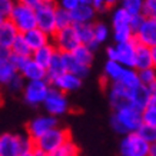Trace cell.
<instances>
[{
  "label": "cell",
  "instance_id": "obj_1",
  "mask_svg": "<svg viewBox=\"0 0 156 156\" xmlns=\"http://www.w3.org/2000/svg\"><path fill=\"white\" fill-rule=\"evenodd\" d=\"M110 123H112V128L118 133H122V135L133 133L142 125V112L135 109L133 106L123 108L115 112V115L110 119Z\"/></svg>",
  "mask_w": 156,
  "mask_h": 156
},
{
  "label": "cell",
  "instance_id": "obj_2",
  "mask_svg": "<svg viewBox=\"0 0 156 156\" xmlns=\"http://www.w3.org/2000/svg\"><path fill=\"white\" fill-rule=\"evenodd\" d=\"M70 139H72V133L69 129L56 126V128L50 129L49 132H46L39 139L33 140V147L43 152L44 155H48V153H52L53 151L59 149L62 145H65Z\"/></svg>",
  "mask_w": 156,
  "mask_h": 156
},
{
  "label": "cell",
  "instance_id": "obj_3",
  "mask_svg": "<svg viewBox=\"0 0 156 156\" xmlns=\"http://www.w3.org/2000/svg\"><path fill=\"white\" fill-rule=\"evenodd\" d=\"M33 140L29 136L5 133L0 136V156H19L22 152L32 151Z\"/></svg>",
  "mask_w": 156,
  "mask_h": 156
},
{
  "label": "cell",
  "instance_id": "obj_4",
  "mask_svg": "<svg viewBox=\"0 0 156 156\" xmlns=\"http://www.w3.org/2000/svg\"><path fill=\"white\" fill-rule=\"evenodd\" d=\"M7 19L14 24V27L17 29V32L22 34L36 27L34 9L27 7V6H23V5H19V3L13 5L9 16H7Z\"/></svg>",
  "mask_w": 156,
  "mask_h": 156
},
{
  "label": "cell",
  "instance_id": "obj_5",
  "mask_svg": "<svg viewBox=\"0 0 156 156\" xmlns=\"http://www.w3.org/2000/svg\"><path fill=\"white\" fill-rule=\"evenodd\" d=\"M57 3H44L39 5L34 9V16H36V27L42 30L43 33L49 36H53L56 33V20H55V13H56Z\"/></svg>",
  "mask_w": 156,
  "mask_h": 156
},
{
  "label": "cell",
  "instance_id": "obj_6",
  "mask_svg": "<svg viewBox=\"0 0 156 156\" xmlns=\"http://www.w3.org/2000/svg\"><path fill=\"white\" fill-rule=\"evenodd\" d=\"M53 40H55L53 48L59 53H72L80 44L79 39H77V34H76L75 29H73V24L56 30V33L53 34Z\"/></svg>",
  "mask_w": 156,
  "mask_h": 156
},
{
  "label": "cell",
  "instance_id": "obj_7",
  "mask_svg": "<svg viewBox=\"0 0 156 156\" xmlns=\"http://www.w3.org/2000/svg\"><path fill=\"white\" fill-rule=\"evenodd\" d=\"M149 143L145 142L136 132L128 133L120 142V155L122 156H147Z\"/></svg>",
  "mask_w": 156,
  "mask_h": 156
},
{
  "label": "cell",
  "instance_id": "obj_8",
  "mask_svg": "<svg viewBox=\"0 0 156 156\" xmlns=\"http://www.w3.org/2000/svg\"><path fill=\"white\" fill-rule=\"evenodd\" d=\"M133 39L136 43L143 44L146 48H156V20L155 17L145 19L142 24L133 33Z\"/></svg>",
  "mask_w": 156,
  "mask_h": 156
},
{
  "label": "cell",
  "instance_id": "obj_9",
  "mask_svg": "<svg viewBox=\"0 0 156 156\" xmlns=\"http://www.w3.org/2000/svg\"><path fill=\"white\" fill-rule=\"evenodd\" d=\"M44 108L49 112L50 116H57V115H63L69 109V103L65 93L59 92L55 87H49L48 96L44 99Z\"/></svg>",
  "mask_w": 156,
  "mask_h": 156
},
{
  "label": "cell",
  "instance_id": "obj_10",
  "mask_svg": "<svg viewBox=\"0 0 156 156\" xmlns=\"http://www.w3.org/2000/svg\"><path fill=\"white\" fill-rule=\"evenodd\" d=\"M57 119L55 116H39V118L33 119L32 122L27 123V136L32 140H36L40 136H43L46 132H49L50 129L57 126Z\"/></svg>",
  "mask_w": 156,
  "mask_h": 156
},
{
  "label": "cell",
  "instance_id": "obj_11",
  "mask_svg": "<svg viewBox=\"0 0 156 156\" xmlns=\"http://www.w3.org/2000/svg\"><path fill=\"white\" fill-rule=\"evenodd\" d=\"M24 100L30 105H37L44 102L49 92V83L46 80H33L24 86Z\"/></svg>",
  "mask_w": 156,
  "mask_h": 156
},
{
  "label": "cell",
  "instance_id": "obj_12",
  "mask_svg": "<svg viewBox=\"0 0 156 156\" xmlns=\"http://www.w3.org/2000/svg\"><path fill=\"white\" fill-rule=\"evenodd\" d=\"M136 42V40H135ZM156 62V48H146L136 43L135 46V67L139 70L152 69Z\"/></svg>",
  "mask_w": 156,
  "mask_h": 156
},
{
  "label": "cell",
  "instance_id": "obj_13",
  "mask_svg": "<svg viewBox=\"0 0 156 156\" xmlns=\"http://www.w3.org/2000/svg\"><path fill=\"white\" fill-rule=\"evenodd\" d=\"M110 105L116 110H120L123 108L132 106L130 103V90H128L120 83H113L112 90H110Z\"/></svg>",
  "mask_w": 156,
  "mask_h": 156
},
{
  "label": "cell",
  "instance_id": "obj_14",
  "mask_svg": "<svg viewBox=\"0 0 156 156\" xmlns=\"http://www.w3.org/2000/svg\"><path fill=\"white\" fill-rule=\"evenodd\" d=\"M135 46H136V42L133 37L128 42L118 43V46L115 49H116V55H118L116 62L119 65L135 67Z\"/></svg>",
  "mask_w": 156,
  "mask_h": 156
},
{
  "label": "cell",
  "instance_id": "obj_15",
  "mask_svg": "<svg viewBox=\"0 0 156 156\" xmlns=\"http://www.w3.org/2000/svg\"><path fill=\"white\" fill-rule=\"evenodd\" d=\"M52 85L55 86V89H57L62 93H65V92L79 89L82 86V79L75 75H72V73H63L62 76H59L57 79H55L52 82Z\"/></svg>",
  "mask_w": 156,
  "mask_h": 156
},
{
  "label": "cell",
  "instance_id": "obj_16",
  "mask_svg": "<svg viewBox=\"0 0 156 156\" xmlns=\"http://www.w3.org/2000/svg\"><path fill=\"white\" fill-rule=\"evenodd\" d=\"M17 34H19L17 29L14 27V24L6 17L0 23V49L9 50Z\"/></svg>",
  "mask_w": 156,
  "mask_h": 156
},
{
  "label": "cell",
  "instance_id": "obj_17",
  "mask_svg": "<svg viewBox=\"0 0 156 156\" xmlns=\"http://www.w3.org/2000/svg\"><path fill=\"white\" fill-rule=\"evenodd\" d=\"M19 72L22 73V77H27V79H30V82L46 80V70L42 66H39L32 57H29L27 60L24 62V65L20 67Z\"/></svg>",
  "mask_w": 156,
  "mask_h": 156
},
{
  "label": "cell",
  "instance_id": "obj_18",
  "mask_svg": "<svg viewBox=\"0 0 156 156\" xmlns=\"http://www.w3.org/2000/svg\"><path fill=\"white\" fill-rule=\"evenodd\" d=\"M23 37L27 43V46L30 48V50H32V53L34 50H37V49L43 48V46L49 44V36L46 33H43L42 30H39L37 27L23 33Z\"/></svg>",
  "mask_w": 156,
  "mask_h": 156
},
{
  "label": "cell",
  "instance_id": "obj_19",
  "mask_svg": "<svg viewBox=\"0 0 156 156\" xmlns=\"http://www.w3.org/2000/svg\"><path fill=\"white\" fill-rule=\"evenodd\" d=\"M153 96V93H151V90L147 89L146 86H137L136 89L130 90V103L135 109L142 112L145 106L147 105V102L151 100V98Z\"/></svg>",
  "mask_w": 156,
  "mask_h": 156
},
{
  "label": "cell",
  "instance_id": "obj_20",
  "mask_svg": "<svg viewBox=\"0 0 156 156\" xmlns=\"http://www.w3.org/2000/svg\"><path fill=\"white\" fill-rule=\"evenodd\" d=\"M72 19V24L76 23H90V20H93L96 14V10L92 6H85V5H79L75 10L69 12Z\"/></svg>",
  "mask_w": 156,
  "mask_h": 156
},
{
  "label": "cell",
  "instance_id": "obj_21",
  "mask_svg": "<svg viewBox=\"0 0 156 156\" xmlns=\"http://www.w3.org/2000/svg\"><path fill=\"white\" fill-rule=\"evenodd\" d=\"M60 56L62 60H63V66H65L66 73H72V75L77 76V77H82V76H85L87 73L89 67L80 65L75 57L72 56V53H60Z\"/></svg>",
  "mask_w": 156,
  "mask_h": 156
},
{
  "label": "cell",
  "instance_id": "obj_22",
  "mask_svg": "<svg viewBox=\"0 0 156 156\" xmlns=\"http://www.w3.org/2000/svg\"><path fill=\"white\" fill-rule=\"evenodd\" d=\"M55 53H56V49L53 48V44H46V46L34 50V52L32 53V59L37 63L39 66H42L43 69L46 70L49 67V63H50V60H52V57Z\"/></svg>",
  "mask_w": 156,
  "mask_h": 156
},
{
  "label": "cell",
  "instance_id": "obj_23",
  "mask_svg": "<svg viewBox=\"0 0 156 156\" xmlns=\"http://www.w3.org/2000/svg\"><path fill=\"white\" fill-rule=\"evenodd\" d=\"M63 73H66L65 66H63V60H62L60 53L56 52L55 55H53L50 63H49V67L46 69V79H48L46 82H48V83L49 82L52 83L55 79H57V77L62 76Z\"/></svg>",
  "mask_w": 156,
  "mask_h": 156
},
{
  "label": "cell",
  "instance_id": "obj_24",
  "mask_svg": "<svg viewBox=\"0 0 156 156\" xmlns=\"http://www.w3.org/2000/svg\"><path fill=\"white\" fill-rule=\"evenodd\" d=\"M73 29H75L76 34H77V39L80 44H90L93 42V24L92 23H76L73 24Z\"/></svg>",
  "mask_w": 156,
  "mask_h": 156
},
{
  "label": "cell",
  "instance_id": "obj_25",
  "mask_svg": "<svg viewBox=\"0 0 156 156\" xmlns=\"http://www.w3.org/2000/svg\"><path fill=\"white\" fill-rule=\"evenodd\" d=\"M9 52L16 55V56H19V57H24V59L32 57V50H30V48L27 46V43H26V40H24L22 33H19L16 36L14 42L12 43V46H10V49H9Z\"/></svg>",
  "mask_w": 156,
  "mask_h": 156
},
{
  "label": "cell",
  "instance_id": "obj_26",
  "mask_svg": "<svg viewBox=\"0 0 156 156\" xmlns=\"http://www.w3.org/2000/svg\"><path fill=\"white\" fill-rule=\"evenodd\" d=\"M142 123L156 128V95L152 96L145 109L142 110Z\"/></svg>",
  "mask_w": 156,
  "mask_h": 156
},
{
  "label": "cell",
  "instance_id": "obj_27",
  "mask_svg": "<svg viewBox=\"0 0 156 156\" xmlns=\"http://www.w3.org/2000/svg\"><path fill=\"white\" fill-rule=\"evenodd\" d=\"M72 56L75 57L80 65H83V66H86V67H90L92 60H93V52L89 50L85 44H79V46L72 52Z\"/></svg>",
  "mask_w": 156,
  "mask_h": 156
},
{
  "label": "cell",
  "instance_id": "obj_28",
  "mask_svg": "<svg viewBox=\"0 0 156 156\" xmlns=\"http://www.w3.org/2000/svg\"><path fill=\"white\" fill-rule=\"evenodd\" d=\"M122 86H125L128 90H133L136 89L137 86H140V82H139V77H137V72H135L133 69H125L120 80L118 82Z\"/></svg>",
  "mask_w": 156,
  "mask_h": 156
},
{
  "label": "cell",
  "instance_id": "obj_29",
  "mask_svg": "<svg viewBox=\"0 0 156 156\" xmlns=\"http://www.w3.org/2000/svg\"><path fill=\"white\" fill-rule=\"evenodd\" d=\"M79 155H80V149L70 139L65 145H62L59 149L53 151L52 153H48L46 156H79Z\"/></svg>",
  "mask_w": 156,
  "mask_h": 156
},
{
  "label": "cell",
  "instance_id": "obj_30",
  "mask_svg": "<svg viewBox=\"0 0 156 156\" xmlns=\"http://www.w3.org/2000/svg\"><path fill=\"white\" fill-rule=\"evenodd\" d=\"M105 72L108 75L109 79H112L115 83H118L122 77L123 72H125V67L122 65H119L118 62H113V60H108L106 66H105Z\"/></svg>",
  "mask_w": 156,
  "mask_h": 156
},
{
  "label": "cell",
  "instance_id": "obj_31",
  "mask_svg": "<svg viewBox=\"0 0 156 156\" xmlns=\"http://www.w3.org/2000/svg\"><path fill=\"white\" fill-rule=\"evenodd\" d=\"M16 75H17V70H16L7 60L3 62V63L0 65V83L9 85Z\"/></svg>",
  "mask_w": 156,
  "mask_h": 156
},
{
  "label": "cell",
  "instance_id": "obj_32",
  "mask_svg": "<svg viewBox=\"0 0 156 156\" xmlns=\"http://www.w3.org/2000/svg\"><path fill=\"white\" fill-rule=\"evenodd\" d=\"M55 20H56V30L63 29V27H67V26H72V19H70V14H69V12L60 9L59 6L56 7Z\"/></svg>",
  "mask_w": 156,
  "mask_h": 156
},
{
  "label": "cell",
  "instance_id": "obj_33",
  "mask_svg": "<svg viewBox=\"0 0 156 156\" xmlns=\"http://www.w3.org/2000/svg\"><path fill=\"white\" fill-rule=\"evenodd\" d=\"M136 133L142 137L145 142L149 143V145L156 142V128H153V126H147V125H143L142 123L139 126V129L136 130Z\"/></svg>",
  "mask_w": 156,
  "mask_h": 156
},
{
  "label": "cell",
  "instance_id": "obj_34",
  "mask_svg": "<svg viewBox=\"0 0 156 156\" xmlns=\"http://www.w3.org/2000/svg\"><path fill=\"white\" fill-rule=\"evenodd\" d=\"M133 37V32L129 24H125V26H115V39L118 43H123L128 42Z\"/></svg>",
  "mask_w": 156,
  "mask_h": 156
},
{
  "label": "cell",
  "instance_id": "obj_35",
  "mask_svg": "<svg viewBox=\"0 0 156 156\" xmlns=\"http://www.w3.org/2000/svg\"><path fill=\"white\" fill-rule=\"evenodd\" d=\"M130 19L132 16L123 9H118L113 14V27L115 26H125V24H129L130 26Z\"/></svg>",
  "mask_w": 156,
  "mask_h": 156
},
{
  "label": "cell",
  "instance_id": "obj_36",
  "mask_svg": "<svg viewBox=\"0 0 156 156\" xmlns=\"http://www.w3.org/2000/svg\"><path fill=\"white\" fill-rule=\"evenodd\" d=\"M140 14H142L145 19L155 17V14H156V0H143L142 9H140Z\"/></svg>",
  "mask_w": 156,
  "mask_h": 156
},
{
  "label": "cell",
  "instance_id": "obj_37",
  "mask_svg": "<svg viewBox=\"0 0 156 156\" xmlns=\"http://www.w3.org/2000/svg\"><path fill=\"white\" fill-rule=\"evenodd\" d=\"M142 3L143 0H123V9L126 10L130 16H135V14L140 13Z\"/></svg>",
  "mask_w": 156,
  "mask_h": 156
},
{
  "label": "cell",
  "instance_id": "obj_38",
  "mask_svg": "<svg viewBox=\"0 0 156 156\" xmlns=\"http://www.w3.org/2000/svg\"><path fill=\"white\" fill-rule=\"evenodd\" d=\"M106 37H108V27L100 22L93 24V39H95V42L102 43L103 40H106Z\"/></svg>",
  "mask_w": 156,
  "mask_h": 156
},
{
  "label": "cell",
  "instance_id": "obj_39",
  "mask_svg": "<svg viewBox=\"0 0 156 156\" xmlns=\"http://www.w3.org/2000/svg\"><path fill=\"white\" fill-rule=\"evenodd\" d=\"M60 9L66 10V12H72L79 6V0H60V5H57Z\"/></svg>",
  "mask_w": 156,
  "mask_h": 156
},
{
  "label": "cell",
  "instance_id": "obj_40",
  "mask_svg": "<svg viewBox=\"0 0 156 156\" xmlns=\"http://www.w3.org/2000/svg\"><path fill=\"white\" fill-rule=\"evenodd\" d=\"M145 20V17H143L142 14H135V16H132V19H130V29H132V32L135 33L137 30V27L142 24V22Z\"/></svg>",
  "mask_w": 156,
  "mask_h": 156
},
{
  "label": "cell",
  "instance_id": "obj_41",
  "mask_svg": "<svg viewBox=\"0 0 156 156\" xmlns=\"http://www.w3.org/2000/svg\"><path fill=\"white\" fill-rule=\"evenodd\" d=\"M10 86H12V89L13 90H20V89H23L24 86H23V77L20 75H16L13 77V80L9 83Z\"/></svg>",
  "mask_w": 156,
  "mask_h": 156
},
{
  "label": "cell",
  "instance_id": "obj_42",
  "mask_svg": "<svg viewBox=\"0 0 156 156\" xmlns=\"http://www.w3.org/2000/svg\"><path fill=\"white\" fill-rule=\"evenodd\" d=\"M19 5L27 6V7H32V9H36L39 5H42L43 0H17Z\"/></svg>",
  "mask_w": 156,
  "mask_h": 156
},
{
  "label": "cell",
  "instance_id": "obj_43",
  "mask_svg": "<svg viewBox=\"0 0 156 156\" xmlns=\"http://www.w3.org/2000/svg\"><path fill=\"white\" fill-rule=\"evenodd\" d=\"M90 6L95 10H103L105 7V0H90Z\"/></svg>",
  "mask_w": 156,
  "mask_h": 156
},
{
  "label": "cell",
  "instance_id": "obj_44",
  "mask_svg": "<svg viewBox=\"0 0 156 156\" xmlns=\"http://www.w3.org/2000/svg\"><path fill=\"white\" fill-rule=\"evenodd\" d=\"M108 56H109V60H113L116 62V59H118V55H116V49L115 48H108Z\"/></svg>",
  "mask_w": 156,
  "mask_h": 156
},
{
  "label": "cell",
  "instance_id": "obj_45",
  "mask_svg": "<svg viewBox=\"0 0 156 156\" xmlns=\"http://www.w3.org/2000/svg\"><path fill=\"white\" fill-rule=\"evenodd\" d=\"M118 2L119 0H105V7H106V9H110V7L115 6Z\"/></svg>",
  "mask_w": 156,
  "mask_h": 156
},
{
  "label": "cell",
  "instance_id": "obj_46",
  "mask_svg": "<svg viewBox=\"0 0 156 156\" xmlns=\"http://www.w3.org/2000/svg\"><path fill=\"white\" fill-rule=\"evenodd\" d=\"M147 156H156V143H152L149 146V153Z\"/></svg>",
  "mask_w": 156,
  "mask_h": 156
},
{
  "label": "cell",
  "instance_id": "obj_47",
  "mask_svg": "<svg viewBox=\"0 0 156 156\" xmlns=\"http://www.w3.org/2000/svg\"><path fill=\"white\" fill-rule=\"evenodd\" d=\"M19 156H34V153H33V149L32 151H26V152H22Z\"/></svg>",
  "mask_w": 156,
  "mask_h": 156
},
{
  "label": "cell",
  "instance_id": "obj_48",
  "mask_svg": "<svg viewBox=\"0 0 156 156\" xmlns=\"http://www.w3.org/2000/svg\"><path fill=\"white\" fill-rule=\"evenodd\" d=\"M79 5H85V6H90V0H79Z\"/></svg>",
  "mask_w": 156,
  "mask_h": 156
},
{
  "label": "cell",
  "instance_id": "obj_49",
  "mask_svg": "<svg viewBox=\"0 0 156 156\" xmlns=\"http://www.w3.org/2000/svg\"><path fill=\"white\" fill-rule=\"evenodd\" d=\"M5 19H6V17H3V16H2V13H0V23H2V22H3Z\"/></svg>",
  "mask_w": 156,
  "mask_h": 156
},
{
  "label": "cell",
  "instance_id": "obj_50",
  "mask_svg": "<svg viewBox=\"0 0 156 156\" xmlns=\"http://www.w3.org/2000/svg\"><path fill=\"white\" fill-rule=\"evenodd\" d=\"M0 102H2V95H0Z\"/></svg>",
  "mask_w": 156,
  "mask_h": 156
},
{
  "label": "cell",
  "instance_id": "obj_51",
  "mask_svg": "<svg viewBox=\"0 0 156 156\" xmlns=\"http://www.w3.org/2000/svg\"><path fill=\"white\" fill-rule=\"evenodd\" d=\"M2 2H3V0H0V3H2Z\"/></svg>",
  "mask_w": 156,
  "mask_h": 156
}]
</instances>
